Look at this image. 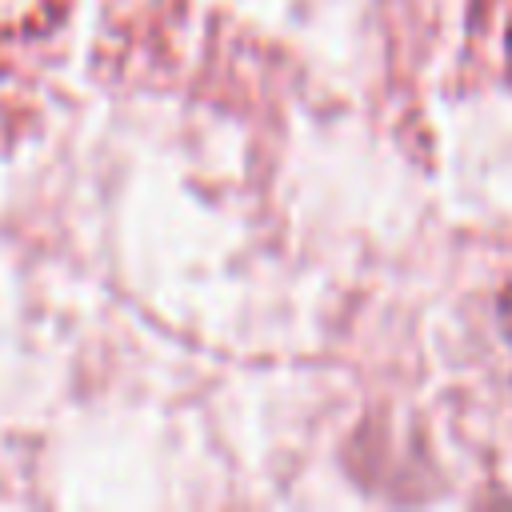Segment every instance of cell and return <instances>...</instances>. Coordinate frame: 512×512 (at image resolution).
I'll return each mask as SVG.
<instances>
[]
</instances>
